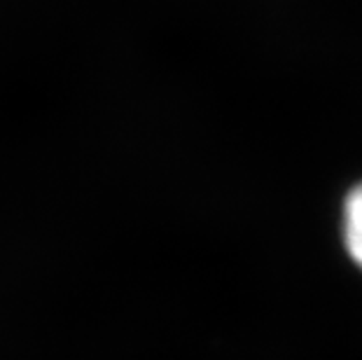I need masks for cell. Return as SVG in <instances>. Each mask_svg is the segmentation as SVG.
Returning <instances> with one entry per match:
<instances>
[{
    "label": "cell",
    "mask_w": 362,
    "mask_h": 360,
    "mask_svg": "<svg viewBox=\"0 0 362 360\" xmlns=\"http://www.w3.org/2000/svg\"><path fill=\"white\" fill-rule=\"evenodd\" d=\"M344 243L353 262L362 267V182L346 197L344 204Z\"/></svg>",
    "instance_id": "6da1fadb"
}]
</instances>
